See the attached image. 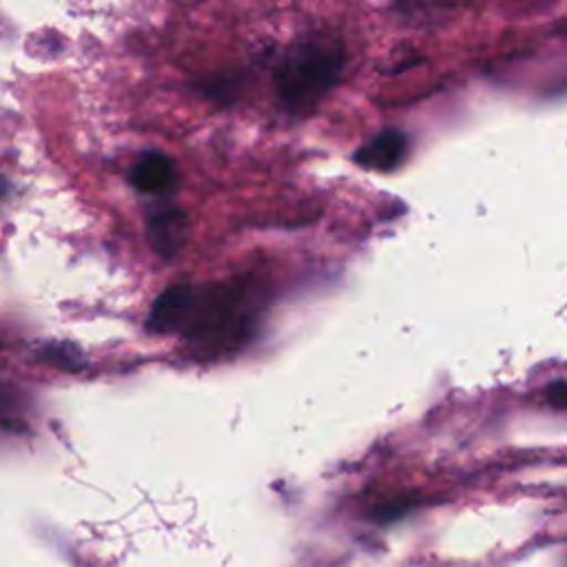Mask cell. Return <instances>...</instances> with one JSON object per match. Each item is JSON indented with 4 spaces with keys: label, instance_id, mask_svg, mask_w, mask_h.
<instances>
[{
    "label": "cell",
    "instance_id": "1",
    "mask_svg": "<svg viewBox=\"0 0 567 567\" xmlns=\"http://www.w3.org/2000/svg\"><path fill=\"white\" fill-rule=\"evenodd\" d=\"M244 326L241 292L219 284L171 286L153 301L146 319L151 332H179L204 343H230L244 332Z\"/></svg>",
    "mask_w": 567,
    "mask_h": 567
},
{
    "label": "cell",
    "instance_id": "2",
    "mask_svg": "<svg viewBox=\"0 0 567 567\" xmlns=\"http://www.w3.org/2000/svg\"><path fill=\"white\" fill-rule=\"evenodd\" d=\"M346 51L330 33H308L288 44L275 66V89L292 113L310 111L339 82Z\"/></svg>",
    "mask_w": 567,
    "mask_h": 567
},
{
    "label": "cell",
    "instance_id": "3",
    "mask_svg": "<svg viewBox=\"0 0 567 567\" xmlns=\"http://www.w3.org/2000/svg\"><path fill=\"white\" fill-rule=\"evenodd\" d=\"M188 228H190V224H188V217L184 210L166 208V210H159L148 217L146 235H148L153 250L159 257L173 259L184 248Z\"/></svg>",
    "mask_w": 567,
    "mask_h": 567
},
{
    "label": "cell",
    "instance_id": "4",
    "mask_svg": "<svg viewBox=\"0 0 567 567\" xmlns=\"http://www.w3.org/2000/svg\"><path fill=\"white\" fill-rule=\"evenodd\" d=\"M405 148L408 137L396 128H385L354 153V162L363 168L388 173L405 159Z\"/></svg>",
    "mask_w": 567,
    "mask_h": 567
},
{
    "label": "cell",
    "instance_id": "5",
    "mask_svg": "<svg viewBox=\"0 0 567 567\" xmlns=\"http://www.w3.org/2000/svg\"><path fill=\"white\" fill-rule=\"evenodd\" d=\"M177 171L168 155L159 151H146L131 168V184L146 195H162L175 186Z\"/></svg>",
    "mask_w": 567,
    "mask_h": 567
},
{
    "label": "cell",
    "instance_id": "6",
    "mask_svg": "<svg viewBox=\"0 0 567 567\" xmlns=\"http://www.w3.org/2000/svg\"><path fill=\"white\" fill-rule=\"evenodd\" d=\"M42 357L53 365H60L66 370H78L82 365V352L71 343H49L42 350Z\"/></svg>",
    "mask_w": 567,
    "mask_h": 567
},
{
    "label": "cell",
    "instance_id": "7",
    "mask_svg": "<svg viewBox=\"0 0 567 567\" xmlns=\"http://www.w3.org/2000/svg\"><path fill=\"white\" fill-rule=\"evenodd\" d=\"M414 505H416V501H412V498H392V501H385L379 507H374L372 518L379 523H392V520L405 516L410 509H414Z\"/></svg>",
    "mask_w": 567,
    "mask_h": 567
},
{
    "label": "cell",
    "instance_id": "8",
    "mask_svg": "<svg viewBox=\"0 0 567 567\" xmlns=\"http://www.w3.org/2000/svg\"><path fill=\"white\" fill-rule=\"evenodd\" d=\"M392 2H394V9L403 13H425V11L441 9L445 4V0H392Z\"/></svg>",
    "mask_w": 567,
    "mask_h": 567
},
{
    "label": "cell",
    "instance_id": "9",
    "mask_svg": "<svg viewBox=\"0 0 567 567\" xmlns=\"http://www.w3.org/2000/svg\"><path fill=\"white\" fill-rule=\"evenodd\" d=\"M547 399H549V403H551L556 410H563V408H565V403H567V390H565V381H563V379H558L556 383H551V385L547 388Z\"/></svg>",
    "mask_w": 567,
    "mask_h": 567
}]
</instances>
